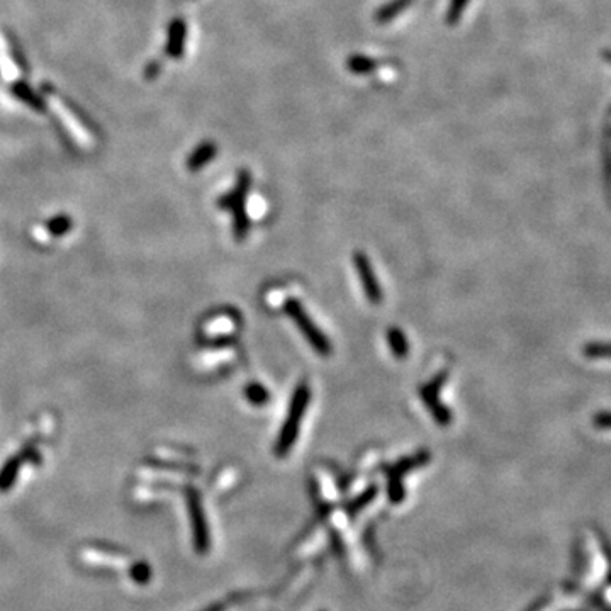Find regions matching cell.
I'll return each instance as SVG.
<instances>
[{
  "label": "cell",
  "mask_w": 611,
  "mask_h": 611,
  "mask_svg": "<svg viewBox=\"0 0 611 611\" xmlns=\"http://www.w3.org/2000/svg\"><path fill=\"white\" fill-rule=\"evenodd\" d=\"M309 399H311V391H309V386L303 382L296 387L294 394H292L289 411H287L286 421H284L281 433H279V440L275 443V454L279 457H286L294 442L298 440L301 423H303L306 410H308Z\"/></svg>",
  "instance_id": "cell-1"
},
{
  "label": "cell",
  "mask_w": 611,
  "mask_h": 611,
  "mask_svg": "<svg viewBox=\"0 0 611 611\" xmlns=\"http://www.w3.org/2000/svg\"><path fill=\"white\" fill-rule=\"evenodd\" d=\"M284 313L296 323V326H298V330L303 333L306 342H308L318 354L321 357L331 355V343L328 337L318 328L316 323L311 320V316H309L308 311L304 309V306L301 304L298 299H287L286 304H284Z\"/></svg>",
  "instance_id": "cell-2"
},
{
  "label": "cell",
  "mask_w": 611,
  "mask_h": 611,
  "mask_svg": "<svg viewBox=\"0 0 611 611\" xmlns=\"http://www.w3.org/2000/svg\"><path fill=\"white\" fill-rule=\"evenodd\" d=\"M250 182H252V177H250L248 172H242L240 174L238 184H236V189L231 194H228L226 197H223L221 199V206L223 208H228L233 213L235 216V236L238 240L247 238L248 230H250V221L247 216V206H245V201H247V194L250 189Z\"/></svg>",
  "instance_id": "cell-3"
},
{
  "label": "cell",
  "mask_w": 611,
  "mask_h": 611,
  "mask_svg": "<svg viewBox=\"0 0 611 611\" xmlns=\"http://www.w3.org/2000/svg\"><path fill=\"white\" fill-rule=\"evenodd\" d=\"M445 379H447V372L438 374L437 377H433L428 384H425L420 389V398L423 399L425 406L428 408V411L432 413L433 420L437 421L440 427H449L452 423L450 410L443 406L440 398H438V393H440L442 386L445 384Z\"/></svg>",
  "instance_id": "cell-4"
},
{
  "label": "cell",
  "mask_w": 611,
  "mask_h": 611,
  "mask_svg": "<svg viewBox=\"0 0 611 611\" xmlns=\"http://www.w3.org/2000/svg\"><path fill=\"white\" fill-rule=\"evenodd\" d=\"M354 264L357 272H359V279L360 282H362V289L365 296H367L369 303L376 306L381 304L382 298H384V292H382V287L379 286V281L376 274H374L372 265H370L369 257L365 255V253L357 252L354 255Z\"/></svg>",
  "instance_id": "cell-5"
},
{
  "label": "cell",
  "mask_w": 611,
  "mask_h": 611,
  "mask_svg": "<svg viewBox=\"0 0 611 611\" xmlns=\"http://www.w3.org/2000/svg\"><path fill=\"white\" fill-rule=\"evenodd\" d=\"M189 508H191V518L194 527V542H196L197 552L204 554L209 550V532L208 523H206L204 511H202L199 496L194 491L189 494Z\"/></svg>",
  "instance_id": "cell-6"
},
{
  "label": "cell",
  "mask_w": 611,
  "mask_h": 611,
  "mask_svg": "<svg viewBox=\"0 0 611 611\" xmlns=\"http://www.w3.org/2000/svg\"><path fill=\"white\" fill-rule=\"evenodd\" d=\"M48 106L51 107V111H53V113L58 116V119H60V121H62L63 126L67 128L68 131H70V135L73 138H75V140L79 141V143H82V145H87L89 143V141H90L89 131L84 126H82V123L79 121V119H77L75 116H73L72 111L68 109V107L65 106L58 97L50 96L48 97Z\"/></svg>",
  "instance_id": "cell-7"
},
{
  "label": "cell",
  "mask_w": 611,
  "mask_h": 611,
  "mask_svg": "<svg viewBox=\"0 0 611 611\" xmlns=\"http://www.w3.org/2000/svg\"><path fill=\"white\" fill-rule=\"evenodd\" d=\"M411 4L413 0H391V2L384 4L381 9H377L374 19H376L377 24L391 23V21H394L403 11H406Z\"/></svg>",
  "instance_id": "cell-8"
},
{
  "label": "cell",
  "mask_w": 611,
  "mask_h": 611,
  "mask_svg": "<svg viewBox=\"0 0 611 611\" xmlns=\"http://www.w3.org/2000/svg\"><path fill=\"white\" fill-rule=\"evenodd\" d=\"M387 343H389L391 352L396 359H406L408 352H410V343H408L406 335L399 328H391L387 331Z\"/></svg>",
  "instance_id": "cell-9"
},
{
  "label": "cell",
  "mask_w": 611,
  "mask_h": 611,
  "mask_svg": "<svg viewBox=\"0 0 611 611\" xmlns=\"http://www.w3.org/2000/svg\"><path fill=\"white\" fill-rule=\"evenodd\" d=\"M347 68L350 73H355V75H369V73H374L377 68L376 60L365 57V55H350L347 60Z\"/></svg>",
  "instance_id": "cell-10"
},
{
  "label": "cell",
  "mask_w": 611,
  "mask_h": 611,
  "mask_svg": "<svg viewBox=\"0 0 611 611\" xmlns=\"http://www.w3.org/2000/svg\"><path fill=\"white\" fill-rule=\"evenodd\" d=\"M0 75L4 77V80L12 82L19 77V70H17L16 63L12 62V58L9 57V51L6 48V40L0 36Z\"/></svg>",
  "instance_id": "cell-11"
},
{
  "label": "cell",
  "mask_w": 611,
  "mask_h": 611,
  "mask_svg": "<svg viewBox=\"0 0 611 611\" xmlns=\"http://www.w3.org/2000/svg\"><path fill=\"white\" fill-rule=\"evenodd\" d=\"M216 155V146L213 143H204L201 145L196 152L192 153V157L189 158V169L191 170H199L208 163L211 158Z\"/></svg>",
  "instance_id": "cell-12"
},
{
  "label": "cell",
  "mask_w": 611,
  "mask_h": 611,
  "mask_svg": "<svg viewBox=\"0 0 611 611\" xmlns=\"http://www.w3.org/2000/svg\"><path fill=\"white\" fill-rule=\"evenodd\" d=\"M245 394H247L248 401L255 404V406H264V404L270 399L269 391H267L262 384H257V382L250 384L247 387V391H245Z\"/></svg>",
  "instance_id": "cell-13"
},
{
  "label": "cell",
  "mask_w": 611,
  "mask_h": 611,
  "mask_svg": "<svg viewBox=\"0 0 611 611\" xmlns=\"http://www.w3.org/2000/svg\"><path fill=\"white\" fill-rule=\"evenodd\" d=\"M467 6H469V0H450V6L447 9L445 23L450 26L457 24L459 21L462 19L464 11H466Z\"/></svg>",
  "instance_id": "cell-14"
},
{
  "label": "cell",
  "mask_w": 611,
  "mask_h": 611,
  "mask_svg": "<svg viewBox=\"0 0 611 611\" xmlns=\"http://www.w3.org/2000/svg\"><path fill=\"white\" fill-rule=\"evenodd\" d=\"M17 471H19V460H11V462L4 467V471L0 472V491H2V493L11 488L12 483H14Z\"/></svg>",
  "instance_id": "cell-15"
},
{
  "label": "cell",
  "mask_w": 611,
  "mask_h": 611,
  "mask_svg": "<svg viewBox=\"0 0 611 611\" xmlns=\"http://www.w3.org/2000/svg\"><path fill=\"white\" fill-rule=\"evenodd\" d=\"M129 576H131V579L135 581V583L146 584L152 579V567L146 562H136L133 564L131 569H129Z\"/></svg>",
  "instance_id": "cell-16"
},
{
  "label": "cell",
  "mask_w": 611,
  "mask_h": 611,
  "mask_svg": "<svg viewBox=\"0 0 611 611\" xmlns=\"http://www.w3.org/2000/svg\"><path fill=\"white\" fill-rule=\"evenodd\" d=\"M221 608H219V606H213V608H209V610H206V611H219Z\"/></svg>",
  "instance_id": "cell-17"
}]
</instances>
